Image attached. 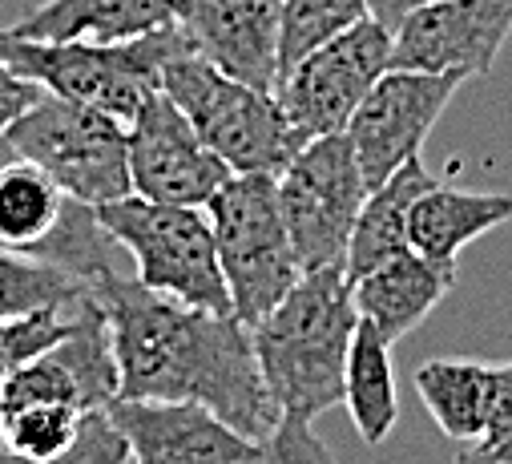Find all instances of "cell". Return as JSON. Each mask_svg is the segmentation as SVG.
<instances>
[{
    "label": "cell",
    "mask_w": 512,
    "mask_h": 464,
    "mask_svg": "<svg viewBox=\"0 0 512 464\" xmlns=\"http://www.w3.org/2000/svg\"><path fill=\"white\" fill-rule=\"evenodd\" d=\"M97 299L113 335L117 396L194 400L250 440H263L279 424L283 412L263 380L254 335L234 311L186 307L121 271L97 283Z\"/></svg>",
    "instance_id": "6da1fadb"
},
{
    "label": "cell",
    "mask_w": 512,
    "mask_h": 464,
    "mask_svg": "<svg viewBox=\"0 0 512 464\" xmlns=\"http://www.w3.org/2000/svg\"><path fill=\"white\" fill-rule=\"evenodd\" d=\"M355 323L359 315L343 267H323L303 271L299 283L267 311V319L250 327L254 356L283 416L315 420L343 404Z\"/></svg>",
    "instance_id": "7a4b0ae2"
},
{
    "label": "cell",
    "mask_w": 512,
    "mask_h": 464,
    "mask_svg": "<svg viewBox=\"0 0 512 464\" xmlns=\"http://www.w3.org/2000/svg\"><path fill=\"white\" fill-rule=\"evenodd\" d=\"M186 49L190 41L178 25L134 41H33L0 29V57L13 73L45 93L93 105L125 126L134 122L146 97L162 89V65Z\"/></svg>",
    "instance_id": "3957f363"
},
{
    "label": "cell",
    "mask_w": 512,
    "mask_h": 464,
    "mask_svg": "<svg viewBox=\"0 0 512 464\" xmlns=\"http://www.w3.org/2000/svg\"><path fill=\"white\" fill-rule=\"evenodd\" d=\"M162 89L230 174L275 178L303 146L275 93L226 77L194 49L174 53L162 65Z\"/></svg>",
    "instance_id": "277c9868"
},
{
    "label": "cell",
    "mask_w": 512,
    "mask_h": 464,
    "mask_svg": "<svg viewBox=\"0 0 512 464\" xmlns=\"http://www.w3.org/2000/svg\"><path fill=\"white\" fill-rule=\"evenodd\" d=\"M202 210L214 230V251L226 279L230 311L238 323L259 327L267 311L303 275L279 210L275 178L230 174Z\"/></svg>",
    "instance_id": "5b68a950"
},
{
    "label": "cell",
    "mask_w": 512,
    "mask_h": 464,
    "mask_svg": "<svg viewBox=\"0 0 512 464\" xmlns=\"http://www.w3.org/2000/svg\"><path fill=\"white\" fill-rule=\"evenodd\" d=\"M97 218L113 235V243L134 259V279L142 287L170 295L186 307L230 311L214 230L202 206H170L142 194H125L97 206Z\"/></svg>",
    "instance_id": "8992f818"
},
{
    "label": "cell",
    "mask_w": 512,
    "mask_h": 464,
    "mask_svg": "<svg viewBox=\"0 0 512 464\" xmlns=\"http://www.w3.org/2000/svg\"><path fill=\"white\" fill-rule=\"evenodd\" d=\"M17 158L41 166L69 198L105 206L125 194L130 186V154H125V122L109 113L41 93L21 118L5 130Z\"/></svg>",
    "instance_id": "52a82bcc"
},
{
    "label": "cell",
    "mask_w": 512,
    "mask_h": 464,
    "mask_svg": "<svg viewBox=\"0 0 512 464\" xmlns=\"http://www.w3.org/2000/svg\"><path fill=\"white\" fill-rule=\"evenodd\" d=\"M275 190L299 267H343L355 218L367 202V182L347 134L303 142L295 158L275 174Z\"/></svg>",
    "instance_id": "ba28073f"
},
{
    "label": "cell",
    "mask_w": 512,
    "mask_h": 464,
    "mask_svg": "<svg viewBox=\"0 0 512 464\" xmlns=\"http://www.w3.org/2000/svg\"><path fill=\"white\" fill-rule=\"evenodd\" d=\"M392 69V29L375 17L303 53L279 81L275 97L303 142L343 134L367 89Z\"/></svg>",
    "instance_id": "9c48e42d"
},
{
    "label": "cell",
    "mask_w": 512,
    "mask_h": 464,
    "mask_svg": "<svg viewBox=\"0 0 512 464\" xmlns=\"http://www.w3.org/2000/svg\"><path fill=\"white\" fill-rule=\"evenodd\" d=\"M460 77L452 73H420V69H388L359 101L347 122L351 154L363 170L367 190L383 186L400 166L420 158L432 126L460 93Z\"/></svg>",
    "instance_id": "30bf717a"
},
{
    "label": "cell",
    "mask_w": 512,
    "mask_h": 464,
    "mask_svg": "<svg viewBox=\"0 0 512 464\" xmlns=\"http://www.w3.org/2000/svg\"><path fill=\"white\" fill-rule=\"evenodd\" d=\"M130 154V186L150 202L170 206H206L214 190L230 178V166L198 138L186 113L170 101L166 89L150 93L146 105L125 126Z\"/></svg>",
    "instance_id": "8fae6325"
},
{
    "label": "cell",
    "mask_w": 512,
    "mask_h": 464,
    "mask_svg": "<svg viewBox=\"0 0 512 464\" xmlns=\"http://www.w3.org/2000/svg\"><path fill=\"white\" fill-rule=\"evenodd\" d=\"M508 37L512 0H428L392 29V69L472 81L492 73Z\"/></svg>",
    "instance_id": "7c38bea8"
},
{
    "label": "cell",
    "mask_w": 512,
    "mask_h": 464,
    "mask_svg": "<svg viewBox=\"0 0 512 464\" xmlns=\"http://www.w3.org/2000/svg\"><path fill=\"white\" fill-rule=\"evenodd\" d=\"M121 392L113 335L101 299L77 315L69 335L53 343L37 360L9 372L0 388V412H13L25 404H73L81 412L105 408Z\"/></svg>",
    "instance_id": "4fadbf2b"
},
{
    "label": "cell",
    "mask_w": 512,
    "mask_h": 464,
    "mask_svg": "<svg viewBox=\"0 0 512 464\" xmlns=\"http://www.w3.org/2000/svg\"><path fill=\"white\" fill-rule=\"evenodd\" d=\"M105 408L130 444L134 464H250L259 452V440L194 400L113 396Z\"/></svg>",
    "instance_id": "5bb4252c"
},
{
    "label": "cell",
    "mask_w": 512,
    "mask_h": 464,
    "mask_svg": "<svg viewBox=\"0 0 512 464\" xmlns=\"http://www.w3.org/2000/svg\"><path fill=\"white\" fill-rule=\"evenodd\" d=\"M174 25L214 69L275 93L283 0H174Z\"/></svg>",
    "instance_id": "9a60e30c"
},
{
    "label": "cell",
    "mask_w": 512,
    "mask_h": 464,
    "mask_svg": "<svg viewBox=\"0 0 512 464\" xmlns=\"http://www.w3.org/2000/svg\"><path fill=\"white\" fill-rule=\"evenodd\" d=\"M456 275H460L456 263H436L408 247L371 267L367 275H359L351 283V303L363 323H371L396 347L440 307V299L456 287Z\"/></svg>",
    "instance_id": "2e32d148"
},
{
    "label": "cell",
    "mask_w": 512,
    "mask_h": 464,
    "mask_svg": "<svg viewBox=\"0 0 512 464\" xmlns=\"http://www.w3.org/2000/svg\"><path fill=\"white\" fill-rule=\"evenodd\" d=\"M508 218H512V194L436 182L412 206L408 247L436 263H456L464 247H472L488 230L504 226Z\"/></svg>",
    "instance_id": "e0dca14e"
},
{
    "label": "cell",
    "mask_w": 512,
    "mask_h": 464,
    "mask_svg": "<svg viewBox=\"0 0 512 464\" xmlns=\"http://www.w3.org/2000/svg\"><path fill=\"white\" fill-rule=\"evenodd\" d=\"M174 25V0H45L9 25L33 41H134Z\"/></svg>",
    "instance_id": "ac0fdd59"
},
{
    "label": "cell",
    "mask_w": 512,
    "mask_h": 464,
    "mask_svg": "<svg viewBox=\"0 0 512 464\" xmlns=\"http://www.w3.org/2000/svg\"><path fill=\"white\" fill-rule=\"evenodd\" d=\"M428 186H436V178L428 174V166L420 158H412L408 166H400L383 186L367 190V202H363V210L355 218L351 243H347V259H343L347 283H355L359 275H367L383 259L408 251L412 206H416V198Z\"/></svg>",
    "instance_id": "d6986e66"
},
{
    "label": "cell",
    "mask_w": 512,
    "mask_h": 464,
    "mask_svg": "<svg viewBox=\"0 0 512 464\" xmlns=\"http://www.w3.org/2000/svg\"><path fill=\"white\" fill-rule=\"evenodd\" d=\"M343 404L351 412V424L367 448L383 444L400 420L396 400V364L392 343L383 339L371 323H355L351 347H347V372H343Z\"/></svg>",
    "instance_id": "ffe728a7"
},
{
    "label": "cell",
    "mask_w": 512,
    "mask_h": 464,
    "mask_svg": "<svg viewBox=\"0 0 512 464\" xmlns=\"http://www.w3.org/2000/svg\"><path fill=\"white\" fill-rule=\"evenodd\" d=\"M69 194L33 162L0 158V247L5 251H33L49 230L61 222Z\"/></svg>",
    "instance_id": "44dd1931"
},
{
    "label": "cell",
    "mask_w": 512,
    "mask_h": 464,
    "mask_svg": "<svg viewBox=\"0 0 512 464\" xmlns=\"http://www.w3.org/2000/svg\"><path fill=\"white\" fill-rule=\"evenodd\" d=\"M416 392L436 428L452 444H468L484 432L488 412V364L476 360H428L416 368Z\"/></svg>",
    "instance_id": "7402d4cb"
},
{
    "label": "cell",
    "mask_w": 512,
    "mask_h": 464,
    "mask_svg": "<svg viewBox=\"0 0 512 464\" xmlns=\"http://www.w3.org/2000/svg\"><path fill=\"white\" fill-rule=\"evenodd\" d=\"M371 17V0H283V45L279 77L315 45L339 37L343 29Z\"/></svg>",
    "instance_id": "603a6c76"
},
{
    "label": "cell",
    "mask_w": 512,
    "mask_h": 464,
    "mask_svg": "<svg viewBox=\"0 0 512 464\" xmlns=\"http://www.w3.org/2000/svg\"><path fill=\"white\" fill-rule=\"evenodd\" d=\"M81 408L73 404H25L0 412V444L21 460H49L77 436Z\"/></svg>",
    "instance_id": "cb8c5ba5"
},
{
    "label": "cell",
    "mask_w": 512,
    "mask_h": 464,
    "mask_svg": "<svg viewBox=\"0 0 512 464\" xmlns=\"http://www.w3.org/2000/svg\"><path fill=\"white\" fill-rule=\"evenodd\" d=\"M0 464H130V444H125L121 428L113 424L109 408H89V412H81L77 436L57 456H49V460H21V456L0 448Z\"/></svg>",
    "instance_id": "d4e9b609"
},
{
    "label": "cell",
    "mask_w": 512,
    "mask_h": 464,
    "mask_svg": "<svg viewBox=\"0 0 512 464\" xmlns=\"http://www.w3.org/2000/svg\"><path fill=\"white\" fill-rule=\"evenodd\" d=\"M250 464H335V456L323 436H315L311 420L279 416V424L259 440V452Z\"/></svg>",
    "instance_id": "484cf974"
},
{
    "label": "cell",
    "mask_w": 512,
    "mask_h": 464,
    "mask_svg": "<svg viewBox=\"0 0 512 464\" xmlns=\"http://www.w3.org/2000/svg\"><path fill=\"white\" fill-rule=\"evenodd\" d=\"M512 436V360L508 364H488V412H484V432L476 440H504Z\"/></svg>",
    "instance_id": "4316f807"
},
{
    "label": "cell",
    "mask_w": 512,
    "mask_h": 464,
    "mask_svg": "<svg viewBox=\"0 0 512 464\" xmlns=\"http://www.w3.org/2000/svg\"><path fill=\"white\" fill-rule=\"evenodd\" d=\"M45 89H37L33 81H25L21 73H13L5 65V57H0V138H5V130L21 118V113L41 97Z\"/></svg>",
    "instance_id": "83f0119b"
},
{
    "label": "cell",
    "mask_w": 512,
    "mask_h": 464,
    "mask_svg": "<svg viewBox=\"0 0 512 464\" xmlns=\"http://www.w3.org/2000/svg\"><path fill=\"white\" fill-rule=\"evenodd\" d=\"M452 464H512V436L504 440H468L456 448Z\"/></svg>",
    "instance_id": "f1b7e54d"
},
{
    "label": "cell",
    "mask_w": 512,
    "mask_h": 464,
    "mask_svg": "<svg viewBox=\"0 0 512 464\" xmlns=\"http://www.w3.org/2000/svg\"><path fill=\"white\" fill-rule=\"evenodd\" d=\"M420 5H428V0H371V17L379 21V25H388V29H396L412 9H420Z\"/></svg>",
    "instance_id": "f546056e"
},
{
    "label": "cell",
    "mask_w": 512,
    "mask_h": 464,
    "mask_svg": "<svg viewBox=\"0 0 512 464\" xmlns=\"http://www.w3.org/2000/svg\"><path fill=\"white\" fill-rule=\"evenodd\" d=\"M5 380H9V364H5V356H0V388H5Z\"/></svg>",
    "instance_id": "4dcf8cb0"
},
{
    "label": "cell",
    "mask_w": 512,
    "mask_h": 464,
    "mask_svg": "<svg viewBox=\"0 0 512 464\" xmlns=\"http://www.w3.org/2000/svg\"><path fill=\"white\" fill-rule=\"evenodd\" d=\"M0 448H5V444H0Z\"/></svg>",
    "instance_id": "1f68e13d"
},
{
    "label": "cell",
    "mask_w": 512,
    "mask_h": 464,
    "mask_svg": "<svg viewBox=\"0 0 512 464\" xmlns=\"http://www.w3.org/2000/svg\"><path fill=\"white\" fill-rule=\"evenodd\" d=\"M130 464H134V460H130Z\"/></svg>",
    "instance_id": "d6a6232c"
}]
</instances>
